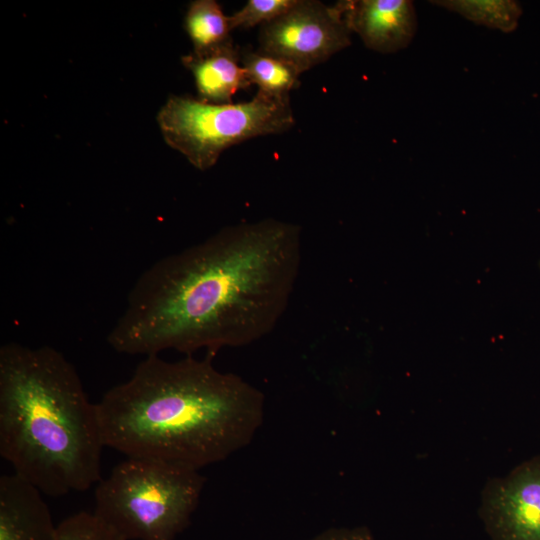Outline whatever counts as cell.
<instances>
[{
  "label": "cell",
  "instance_id": "obj_4",
  "mask_svg": "<svg viewBox=\"0 0 540 540\" xmlns=\"http://www.w3.org/2000/svg\"><path fill=\"white\" fill-rule=\"evenodd\" d=\"M199 471L127 457L97 483L93 512L125 540H175L198 506L206 481Z\"/></svg>",
  "mask_w": 540,
  "mask_h": 540
},
{
  "label": "cell",
  "instance_id": "obj_10",
  "mask_svg": "<svg viewBox=\"0 0 540 540\" xmlns=\"http://www.w3.org/2000/svg\"><path fill=\"white\" fill-rule=\"evenodd\" d=\"M192 73L199 99L214 104L233 103V96L252 84L241 64V50L233 41L205 53L181 58Z\"/></svg>",
  "mask_w": 540,
  "mask_h": 540
},
{
  "label": "cell",
  "instance_id": "obj_2",
  "mask_svg": "<svg viewBox=\"0 0 540 540\" xmlns=\"http://www.w3.org/2000/svg\"><path fill=\"white\" fill-rule=\"evenodd\" d=\"M213 357L146 356L95 403L105 447L200 470L249 445L263 424L264 395L218 370Z\"/></svg>",
  "mask_w": 540,
  "mask_h": 540
},
{
  "label": "cell",
  "instance_id": "obj_6",
  "mask_svg": "<svg viewBox=\"0 0 540 540\" xmlns=\"http://www.w3.org/2000/svg\"><path fill=\"white\" fill-rule=\"evenodd\" d=\"M351 34L341 1L328 6L298 0L285 14L261 26L258 50L291 62L303 73L350 46Z\"/></svg>",
  "mask_w": 540,
  "mask_h": 540
},
{
  "label": "cell",
  "instance_id": "obj_3",
  "mask_svg": "<svg viewBox=\"0 0 540 540\" xmlns=\"http://www.w3.org/2000/svg\"><path fill=\"white\" fill-rule=\"evenodd\" d=\"M105 447L96 405L75 367L49 346L0 348V455L43 494L82 492L101 480Z\"/></svg>",
  "mask_w": 540,
  "mask_h": 540
},
{
  "label": "cell",
  "instance_id": "obj_17",
  "mask_svg": "<svg viewBox=\"0 0 540 540\" xmlns=\"http://www.w3.org/2000/svg\"><path fill=\"white\" fill-rule=\"evenodd\" d=\"M539 266H540V264H539Z\"/></svg>",
  "mask_w": 540,
  "mask_h": 540
},
{
  "label": "cell",
  "instance_id": "obj_14",
  "mask_svg": "<svg viewBox=\"0 0 540 540\" xmlns=\"http://www.w3.org/2000/svg\"><path fill=\"white\" fill-rule=\"evenodd\" d=\"M55 540H125L94 512L80 511L57 525Z\"/></svg>",
  "mask_w": 540,
  "mask_h": 540
},
{
  "label": "cell",
  "instance_id": "obj_8",
  "mask_svg": "<svg viewBox=\"0 0 540 540\" xmlns=\"http://www.w3.org/2000/svg\"><path fill=\"white\" fill-rule=\"evenodd\" d=\"M341 4L352 33L373 51L398 52L416 34V11L410 0H346Z\"/></svg>",
  "mask_w": 540,
  "mask_h": 540
},
{
  "label": "cell",
  "instance_id": "obj_12",
  "mask_svg": "<svg viewBox=\"0 0 540 540\" xmlns=\"http://www.w3.org/2000/svg\"><path fill=\"white\" fill-rule=\"evenodd\" d=\"M194 53H205L232 42L229 16L215 0L191 2L184 18Z\"/></svg>",
  "mask_w": 540,
  "mask_h": 540
},
{
  "label": "cell",
  "instance_id": "obj_11",
  "mask_svg": "<svg viewBox=\"0 0 540 540\" xmlns=\"http://www.w3.org/2000/svg\"><path fill=\"white\" fill-rule=\"evenodd\" d=\"M241 64L258 92L275 98H289L299 86L302 71L289 61L259 50H241Z\"/></svg>",
  "mask_w": 540,
  "mask_h": 540
},
{
  "label": "cell",
  "instance_id": "obj_7",
  "mask_svg": "<svg viewBox=\"0 0 540 540\" xmlns=\"http://www.w3.org/2000/svg\"><path fill=\"white\" fill-rule=\"evenodd\" d=\"M478 514L491 540H540V455L489 479Z\"/></svg>",
  "mask_w": 540,
  "mask_h": 540
},
{
  "label": "cell",
  "instance_id": "obj_13",
  "mask_svg": "<svg viewBox=\"0 0 540 540\" xmlns=\"http://www.w3.org/2000/svg\"><path fill=\"white\" fill-rule=\"evenodd\" d=\"M431 3L477 25L506 33L516 29L522 14L521 5L513 0H438Z\"/></svg>",
  "mask_w": 540,
  "mask_h": 540
},
{
  "label": "cell",
  "instance_id": "obj_5",
  "mask_svg": "<svg viewBox=\"0 0 540 540\" xmlns=\"http://www.w3.org/2000/svg\"><path fill=\"white\" fill-rule=\"evenodd\" d=\"M289 99L257 91L247 102L214 104L171 95L157 122L165 142L203 171L233 145L291 129L295 118Z\"/></svg>",
  "mask_w": 540,
  "mask_h": 540
},
{
  "label": "cell",
  "instance_id": "obj_9",
  "mask_svg": "<svg viewBox=\"0 0 540 540\" xmlns=\"http://www.w3.org/2000/svg\"><path fill=\"white\" fill-rule=\"evenodd\" d=\"M42 492L20 475L0 477V540H55L57 525Z\"/></svg>",
  "mask_w": 540,
  "mask_h": 540
},
{
  "label": "cell",
  "instance_id": "obj_15",
  "mask_svg": "<svg viewBox=\"0 0 540 540\" xmlns=\"http://www.w3.org/2000/svg\"><path fill=\"white\" fill-rule=\"evenodd\" d=\"M298 0H249L229 16L231 29L265 25L290 10Z\"/></svg>",
  "mask_w": 540,
  "mask_h": 540
},
{
  "label": "cell",
  "instance_id": "obj_16",
  "mask_svg": "<svg viewBox=\"0 0 540 540\" xmlns=\"http://www.w3.org/2000/svg\"><path fill=\"white\" fill-rule=\"evenodd\" d=\"M307 540H375L366 526L332 527Z\"/></svg>",
  "mask_w": 540,
  "mask_h": 540
},
{
  "label": "cell",
  "instance_id": "obj_1",
  "mask_svg": "<svg viewBox=\"0 0 540 540\" xmlns=\"http://www.w3.org/2000/svg\"><path fill=\"white\" fill-rule=\"evenodd\" d=\"M300 226L272 218L222 228L156 261L107 336L119 353L187 355L251 344L285 313L300 272Z\"/></svg>",
  "mask_w": 540,
  "mask_h": 540
}]
</instances>
